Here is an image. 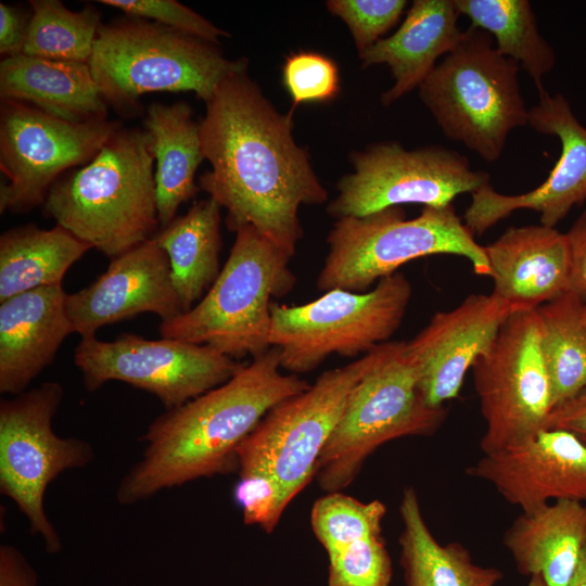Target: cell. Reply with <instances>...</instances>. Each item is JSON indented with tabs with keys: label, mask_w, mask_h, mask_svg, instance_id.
I'll list each match as a JSON object with an SVG mask.
<instances>
[{
	"label": "cell",
	"mask_w": 586,
	"mask_h": 586,
	"mask_svg": "<svg viewBox=\"0 0 586 586\" xmlns=\"http://www.w3.org/2000/svg\"><path fill=\"white\" fill-rule=\"evenodd\" d=\"M205 104L200 137L211 170L200 189L226 208L229 230L253 226L292 258L303 237L301 206L328 200L309 153L295 141L294 110L280 113L247 71L225 78Z\"/></svg>",
	"instance_id": "obj_1"
},
{
	"label": "cell",
	"mask_w": 586,
	"mask_h": 586,
	"mask_svg": "<svg viewBox=\"0 0 586 586\" xmlns=\"http://www.w3.org/2000/svg\"><path fill=\"white\" fill-rule=\"evenodd\" d=\"M281 372L271 346L224 384L155 418L140 460L123 476L117 502L130 506L158 492L238 469V450L265 415L309 387Z\"/></svg>",
	"instance_id": "obj_2"
},
{
	"label": "cell",
	"mask_w": 586,
	"mask_h": 586,
	"mask_svg": "<svg viewBox=\"0 0 586 586\" xmlns=\"http://www.w3.org/2000/svg\"><path fill=\"white\" fill-rule=\"evenodd\" d=\"M386 343V342H385ZM384 343L322 372L304 392L270 409L238 450L233 497L243 522L271 533L289 504L315 477L319 457L347 398L377 364Z\"/></svg>",
	"instance_id": "obj_3"
},
{
	"label": "cell",
	"mask_w": 586,
	"mask_h": 586,
	"mask_svg": "<svg viewBox=\"0 0 586 586\" xmlns=\"http://www.w3.org/2000/svg\"><path fill=\"white\" fill-rule=\"evenodd\" d=\"M154 161L150 132L122 127L89 163L53 184L43 213L112 259L156 233Z\"/></svg>",
	"instance_id": "obj_4"
},
{
	"label": "cell",
	"mask_w": 586,
	"mask_h": 586,
	"mask_svg": "<svg viewBox=\"0 0 586 586\" xmlns=\"http://www.w3.org/2000/svg\"><path fill=\"white\" fill-rule=\"evenodd\" d=\"M220 44L156 22L132 17L102 24L88 62L107 105L140 111L150 92H193L205 103L229 75L247 71L246 58L228 59Z\"/></svg>",
	"instance_id": "obj_5"
},
{
	"label": "cell",
	"mask_w": 586,
	"mask_h": 586,
	"mask_svg": "<svg viewBox=\"0 0 586 586\" xmlns=\"http://www.w3.org/2000/svg\"><path fill=\"white\" fill-rule=\"evenodd\" d=\"M519 69L497 51L488 33L469 26L418 94L447 139L493 163L504 153L509 133L527 126Z\"/></svg>",
	"instance_id": "obj_6"
},
{
	"label": "cell",
	"mask_w": 586,
	"mask_h": 586,
	"mask_svg": "<svg viewBox=\"0 0 586 586\" xmlns=\"http://www.w3.org/2000/svg\"><path fill=\"white\" fill-rule=\"evenodd\" d=\"M290 259L253 226L239 228L209 290L190 310L161 321V336L208 345L233 359L265 353L271 347V298L295 284Z\"/></svg>",
	"instance_id": "obj_7"
},
{
	"label": "cell",
	"mask_w": 586,
	"mask_h": 586,
	"mask_svg": "<svg viewBox=\"0 0 586 586\" xmlns=\"http://www.w3.org/2000/svg\"><path fill=\"white\" fill-rule=\"evenodd\" d=\"M327 243L329 252L316 282L324 292H365L406 263L437 254L462 256L476 275L491 277L484 246L475 241L453 204L423 207L411 219L402 206L340 218Z\"/></svg>",
	"instance_id": "obj_8"
},
{
	"label": "cell",
	"mask_w": 586,
	"mask_h": 586,
	"mask_svg": "<svg viewBox=\"0 0 586 586\" xmlns=\"http://www.w3.org/2000/svg\"><path fill=\"white\" fill-rule=\"evenodd\" d=\"M445 407L423 398L406 342H386L377 364L351 392L317 463L315 479L327 492L347 487L380 446L404 436L434 434Z\"/></svg>",
	"instance_id": "obj_9"
},
{
	"label": "cell",
	"mask_w": 586,
	"mask_h": 586,
	"mask_svg": "<svg viewBox=\"0 0 586 586\" xmlns=\"http://www.w3.org/2000/svg\"><path fill=\"white\" fill-rule=\"evenodd\" d=\"M411 292L405 275L395 272L369 292L334 289L298 306L272 303L269 341L278 348L281 369L307 373L332 354L355 357L388 342Z\"/></svg>",
	"instance_id": "obj_10"
},
{
	"label": "cell",
	"mask_w": 586,
	"mask_h": 586,
	"mask_svg": "<svg viewBox=\"0 0 586 586\" xmlns=\"http://www.w3.org/2000/svg\"><path fill=\"white\" fill-rule=\"evenodd\" d=\"M63 396V386L50 381L0 403V492L16 504L50 555L61 550L62 542L43 508L46 491L61 473L94 459L87 441L53 432Z\"/></svg>",
	"instance_id": "obj_11"
},
{
	"label": "cell",
	"mask_w": 586,
	"mask_h": 586,
	"mask_svg": "<svg viewBox=\"0 0 586 586\" xmlns=\"http://www.w3.org/2000/svg\"><path fill=\"white\" fill-rule=\"evenodd\" d=\"M349 162L353 173L339 180L337 195L326 208L336 219L408 204L444 207L491 180L466 155L441 145L407 150L397 141L374 142L352 152Z\"/></svg>",
	"instance_id": "obj_12"
},
{
	"label": "cell",
	"mask_w": 586,
	"mask_h": 586,
	"mask_svg": "<svg viewBox=\"0 0 586 586\" xmlns=\"http://www.w3.org/2000/svg\"><path fill=\"white\" fill-rule=\"evenodd\" d=\"M472 372L486 424L480 442L483 454L546 429L553 405L536 309L511 315Z\"/></svg>",
	"instance_id": "obj_13"
},
{
	"label": "cell",
	"mask_w": 586,
	"mask_h": 586,
	"mask_svg": "<svg viewBox=\"0 0 586 586\" xmlns=\"http://www.w3.org/2000/svg\"><path fill=\"white\" fill-rule=\"evenodd\" d=\"M123 127L117 119L71 123L27 103L1 101L0 213L25 214L43 206L62 175L89 163Z\"/></svg>",
	"instance_id": "obj_14"
},
{
	"label": "cell",
	"mask_w": 586,
	"mask_h": 586,
	"mask_svg": "<svg viewBox=\"0 0 586 586\" xmlns=\"http://www.w3.org/2000/svg\"><path fill=\"white\" fill-rule=\"evenodd\" d=\"M74 364L87 391L122 381L153 394L166 410L224 384L244 366L208 345L133 333L113 341L81 337Z\"/></svg>",
	"instance_id": "obj_15"
},
{
	"label": "cell",
	"mask_w": 586,
	"mask_h": 586,
	"mask_svg": "<svg viewBox=\"0 0 586 586\" xmlns=\"http://www.w3.org/2000/svg\"><path fill=\"white\" fill-rule=\"evenodd\" d=\"M538 103L528 109L527 126L536 132L555 136L561 151L546 180L521 194H502L491 183L471 194L463 222L473 235L519 209L539 214L540 224L556 227L570 211L586 201V127L578 122L562 93L538 92Z\"/></svg>",
	"instance_id": "obj_16"
},
{
	"label": "cell",
	"mask_w": 586,
	"mask_h": 586,
	"mask_svg": "<svg viewBox=\"0 0 586 586\" xmlns=\"http://www.w3.org/2000/svg\"><path fill=\"white\" fill-rule=\"evenodd\" d=\"M518 311L492 293L471 294L455 308L434 314L406 342L419 390L430 406L444 407L458 397L468 370L488 352L504 323Z\"/></svg>",
	"instance_id": "obj_17"
},
{
	"label": "cell",
	"mask_w": 586,
	"mask_h": 586,
	"mask_svg": "<svg viewBox=\"0 0 586 586\" xmlns=\"http://www.w3.org/2000/svg\"><path fill=\"white\" fill-rule=\"evenodd\" d=\"M467 473L492 484L522 511L551 500L586 501V445L574 434L544 429L492 454H484Z\"/></svg>",
	"instance_id": "obj_18"
},
{
	"label": "cell",
	"mask_w": 586,
	"mask_h": 586,
	"mask_svg": "<svg viewBox=\"0 0 586 586\" xmlns=\"http://www.w3.org/2000/svg\"><path fill=\"white\" fill-rule=\"evenodd\" d=\"M73 332L95 336L106 324L153 313L162 321L183 311L171 280L168 255L152 238L114 257L88 286L66 295Z\"/></svg>",
	"instance_id": "obj_19"
},
{
	"label": "cell",
	"mask_w": 586,
	"mask_h": 586,
	"mask_svg": "<svg viewBox=\"0 0 586 586\" xmlns=\"http://www.w3.org/2000/svg\"><path fill=\"white\" fill-rule=\"evenodd\" d=\"M484 251L492 294L520 311L534 310L571 291L569 240L556 227H509Z\"/></svg>",
	"instance_id": "obj_20"
},
{
	"label": "cell",
	"mask_w": 586,
	"mask_h": 586,
	"mask_svg": "<svg viewBox=\"0 0 586 586\" xmlns=\"http://www.w3.org/2000/svg\"><path fill=\"white\" fill-rule=\"evenodd\" d=\"M62 284L0 303V392L17 395L50 365L73 328Z\"/></svg>",
	"instance_id": "obj_21"
},
{
	"label": "cell",
	"mask_w": 586,
	"mask_h": 586,
	"mask_svg": "<svg viewBox=\"0 0 586 586\" xmlns=\"http://www.w3.org/2000/svg\"><path fill=\"white\" fill-rule=\"evenodd\" d=\"M459 12L455 0H415L391 36L358 54L361 67L386 65L393 85L380 101L388 106L418 89L438 63L460 41Z\"/></svg>",
	"instance_id": "obj_22"
},
{
	"label": "cell",
	"mask_w": 586,
	"mask_h": 586,
	"mask_svg": "<svg viewBox=\"0 0 586 586\" xmlns=\"http://www.w3.org/2000/svg\"><path fill=\"white\" fill-rule=\"evenodd\" d=\"M504 544L521 574L568 586L586 549V504L556 500L522 511Z\"/></svg>",
	"instance_id": "obj_23"
},
{
	"label": "cell",
	"mask_w": 586,
	"mask_h": 586,
	"mask_svg": "<svg viewBox=\"0 0 586 586\" xmlns=\"http://www.w3.org/2000/svg\"><path fill=\"white\" fill-rule=\"evenodd\" d=\"M1 101L33 105L71 123L107 118V103L101 95L88 63L65 62L18 54L0 63Z\"/></svg>",
	"instance_id": "obj_24"
},
{
	"label": "cell",
	"mask_w": 586,
	"mask_h": 586,
	"mask_svg": "<svg viewBox=\"0 0 586 586\" xmlns=\"http://www.w3.org/2000/svg\"><path fill=\"white\" fill-rule=\"evenodd\" d=\"M144 129L153 140L156 161L155 184L161 227L168 225L180 205L201 190L195 173L204 158L200 123L192 118L186 102L152 103L143 119Z\"/></svg>",
	"instance_id": "obj_25"
},
{
	"label": "cell",
	"mask_w": 586,
	"mask_h": 586,
	"mask_svg": "<svg viewBox=\"0 0 586 586\" xmlns=\"http://www.w3.org/2000/svg\"><path fill=\"white\" fill-rule=\"evenodd\" d=\"M153 239L168 255L173 284L186 313L203 298L220 272V206L211 198L195 201Z\"/></svg>",
	"instance_id": "obj_26"
},
{
	"label": "cell",
	"mask_w": 586,
	"mask_h": 586,
	"mask_svg": "<svg viewBox=\"0 0 586 586\" xmlns=\"http://www.w3.org/2000/svg\"><path fill=\"white\" fill-rule=\"evenodd\" d=\"M399 513L400 564L406 586H495L502 573L472 561L459 543L442 545L430 532L413 487H406Z\"/></svg>",
	"instance_id": "obj_27"
},
{
	"label": "cell",
	"mask_w": 586,
	"mask_h": 586,
	"mask_svg": "<svg viewBox=\"0 0 586 586\" xmlns=\"http://www.w3.org/2000/svg\"><path fill=\"white\" fill-rule=\"evenodd\" d=\"M92 249L60 225L12 228L0 237V303L24 292L62 284L69 267Z\"/></svg>",
	"instance_id": "obj_28"
},
{
	"label": "cell",
	"mask_w": 586,
	"mask_h": 586,
	"mask_svg": "<svg viewBox=\"0 0 586 586\" xmlns=\"http://www.w3.org/2000/svg\"><path fill=\"white\" fill-rule=\"evenodd\" d=\"M455 4L470 26L488 33L497 51L526 72L537 92L545 89L543 78L556 66L557 56L540 34L528 0H455Z\"/></svg>",
	"instance_id": "obj_29"
},
{
	"label": "cell",
	"mask_w": 586,
	"mask_h": 586,
	"mask_svg": "<svg viewBox=\"0 0 586 586\" xmlns=\"http://www.w3.org/2000/svg\"><path fill=\"white\" fill-rule=\"evenodd\" d=\"M572 291L536 308L553 408L586 388V321Z\"/></svg>",
	"instance_id": "obj_30"
},
{
	"label": "cell",
	"mask_w": 586,
	"mask_h": 586,
	"mask_svg": "<svg viewBox=\"0 0 586 586\" xmlns=\"http://www.w3.org/2000/svg\"><path fill=\"white\" fill-rule=\"evenodd\" d=\"M31 14L23 54L55 61L88 63L101 22L92 4L80 11L60 0H30Z\"/></svg>",
	"instance_id": "obj_31"
},
{
	"label": "cell",
	"mask_w": 586,
	"mask_h": 586,
	"mask_svg": "<svg viewBox=\"0 0 586 586\" xmlns=\"http://www.w3.org/2000/svg\"><path fill=\"white\" fill-rule=\"evenodd\" d=\"M385 505L360 501L341 492L327 493L315 501L310 524L326 552L355 538L382 533Z\"/></svg>",
	"instance_id": "obj_32"
},
{
	"label": "cell",
	"mask_w": 586,
	"mask_h": 586,
	"mask_svg": "<svg viewBox=\"0 0 586 586\" xmlns=\"http://www.w3.org/2000/svg\"><path fill=\"white\" fill-rule=\"evenodd\" d=\"M328 586H388L392 561L382 533L355 538L327 552Z\"/></svg>",
	"instance_id": "obj_33"
},
{
	"label": "cell",
	"mask_w": 586,
	"mask_h": 586,
	"mask_svg": "<svg viewBox=\"0 0 586 586\" xmlns=\"http://www.w3.org/2000/svg\"><path fill=\"white\" fill-rule=\"evenodd\" d=\"M282 82L293 101L292 110L303 103L332 101L341 89L336 63L313 51L292 52L285 58Z\"/></svg>",
	"instance_id": "obj_34"
},
{
	"label": "cell",
	"mask_w": 586,
	"mask_h": 586,
	"mask_svg": "<svg viewBox=\"0 0 586 586\" xmlns=\"http://www.w3.org/2000/svg\"><path fill=\"white\" fill-rule=\"evenodd\" d=\"M407 3L406 0H328L326 8L346 24L360 54L399 22Z\"/></svg>",
	"instance_id": "obj_35"
},
{
	"label": "cell",
	"mask_w": 586,
	"mask_h": 586,
	"mask_svg": "<svg viewBox=\"0 0 586 586\" xmlns=\"http://www.w3.org/2000/svg\"><path fill=\"white\" fill-rule=\"evenodd\" d=\"M105 4L125 12L127 15L156 22L205 41L220 44L219 38L230 34L175 0H101Z\"/></svg>",
	"instance_id": "obj_36"
},
{
	"label": "cell",
	"mask_w": 586,
	"mask_h": 586,
	"mask_svg": "<svg viewBox=\"0 0 586 586\" xmlns=\"http://www.w3.org/2000/svg\"><path fill=\"white\" fill-rule=\"evenodd\" d=\"M565 233L571 254L570 290L586 304V208Z\"/></svg>",
	"instance_id": "obj_37"
},
{
	"label": "cell",
	"mask_w": 586,
	"mask_h": 586,
	"mask_svg": "<svg viewBox=\"0 0 586 586\" xmlns=\"http://www.w3.org/2000/svg\"><path fill=\"white\" fill-rule=\"evenodd\" d=\"M29 17L12 5L0 3V53L14 56L23 53Z\"/></svg>",
	"instance_id": "obj_38"
},
{
	"label": "cell",
	"mask_w": 586,
	"mask_h": 586,
	"mask_svg": "<svg viewBox=\"0 0 586 586\" xmlns=\"http://www.w3.org/2000/svg\"><path fill=\"white\" fill-rule=\"evenodd\" d=\"M546 429L568 431L586 445V388L553 408Z\"/></svg>",
	"instance_id": "obj_39"
},
{
	"label": "cell",
	"mask_w": 586,
	"mask_h": 586,
	"mask_svg": "<svg viewBox=\"0 0 586 586\" xmlns=\"http://www.w3.org/2000/svg\"><path fill=\"white\" fill-rule=\"evenodd\" d=\"M38 576L25 557L12 545L0 547V586H37Z\"/></svg>",
	"instance_id": "obj_40"
},
{
	"label": "cell",
	"mask_w": 586,
	"mask_h": 586,
	"mask_svg": "<svg viewBox=\"0 0 586 586\" xmlns=\"http://www.w3.org/2000/svg\"><path fill=\"white\" fill-rule=\"evenodd\" d=\"M568 586H586V549Z\"/></svg>",
	"instance_id": "obj_41"
},
{
	"label": "cell",
	"mask_w": 586,
	"mask_h": 586,
	"mask_svg": "<svg viewBox=\"0 0 586 586\" xmlns=\"http://www.w3.org/2000/svg\"><path fill=\"white\" fill-rule=\"evenodd\" d=\"M527 586H547L539 576H531Z\"/></svg>",
	"instance_id": "obj_42"
},
{
	"label": "cell",
	"mask_w": 586,
	"mask_h": 586,
	"mask_svg": "<svg viewBox=\"0 0 586 586\" xmlns=\"http://www.w3.org/2000/svg\"><path fill=\"white\" fill-rule=\"evenodd\" d=\"M583 316H584V319L586 321V304L584 305V308H583Z\"/></svg>",
	"instance_id": "obj_43"
}]
</instances>
